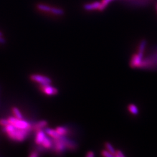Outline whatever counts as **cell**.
Segmentation results:
<instances>
[{"instance_id":"cell-11","label":"cell","mask_w":157,"mask_h":157,"mask_svg":"<svg viewBox=\"0 0 157 157\" xmlns=\"http://www.w3.org/2000/svg\"><path fill=\"white\" fill-rule=\"evenodd\" d=\"M146 43H147L146 40H143L141 41V42L140 44L139 49H138V53L137 55L141 59L143 57V52H144V49H145V47L146 45Z\"/></svg>"},{"instance_id":"cell-19","label":"cell","mask_w":157,"mask_h":157,"mask_svg":"<svg viewBox=\"0 0 157 157\" xmlns=\"http://www.w3.org/2000/svg\"><path fill=\"white\" fill-rule=\"evenodd\" d=\"M101 154L103 156L106 157H113L114 156L112 154V153H111L110 151H108V150H103L101 152Z\"/></svg>"},{"instance_id":"cell-5","label":"cell","mask_w":157,"mask_h":157,"mask_svg":"<svg viewBox=\"0 0 157 157\" xmlns=\"http://www.w3.org/2000/svg\"><path fill=\"white\" fill-rule=\"evenodd\" d=\"M41 90L48 95H54L58 93V90L55 87H54L49 85H43L40 86Z\"/></svg>"},{"instance_id":"cell-24","label":"cell","mask_w":157,"mask_h":157,"mask_svg":"<svg viewBox=\"0 0 157 157\" xmlns=\"http://www.w3.org/2000/svg\"><path fill=\"white\" fill-rule=\"evenodd\" d=\"M5 39L2 37V36H0V43L3 44V43H5Z\"/></svg>"},{"instance_id":"cell-7","label":"cell","mask_w":157,"mask_h":157,"mask_svg":"<svg viewBox=\"0 0 157 157\" xmlns=\"http://www.w3.org/2000/svg\"><path fill=\"white\" fill-rule=\"evenodd\" d=\"M101 6L100 2H94L90 4H87L84 5V9L86 11H92V10H99Z\"/></svg>"},{"instance_id":"cell-13","label":"cell","mask_w":157,"mask_h":157,"mask_svg":"<svg viewBox=\"0 0 157 157\" xmlns=\"http://www.w3.org/2000/svg\"><path fill=\"white\" fill-rule=\"evenodd\" d=\"M37 8L40 11L44 12H51L52 8L48 5L44 4H39L37 5Z\"/></svg>"},{"instance_id":"cell-20","label":"cell","mask_w":157,"mask_h":157,"mask_svg":"<svg viewBox=\"0 0 157 157\" xmlns=\"http://www.w3.org/2000/svg\"><path fill=\"white\" fill-rule=\"evenodd\" d=\"M9 124V122L8 119H0V125L1 126L5 127Z\"/></svg>"},{"instance_id":"cell-17","label":"cell","mask_w":157,"mask_h":157,"mask_svg":"<svg viewBox=\"0 0 157 157\" xmlns=\"http://www.w3.org/2000/svg\"><path fill=\"white\" fill-rule=\"evenodd\" d=\"M51 12L52 13H53L54 14L58 15H61L64 14V11L62 9H58V8H52Z\"/></svg>"},{"instance_id":"cell-26","label":"cell","mask_w":157,"mask_h":157,"mask_svg":"<svg viewBox=\"0 0 157 157\" xmlns=\"http://www.w3.org/2000/svg\"><path fill=\"white\" fill-rule=\"evenodd\" d=\"M156 8H157V5H156Z\"/></svg>"},{"instance_id":"cell-6","label":"cell","mask_w":157,"mask_h":157,"mask_svg":"<svg viewBox=\"0 0 157 157\" xmlns=\"http://www.w3.org/2000/svg\"><path fill=\"white\" fill-rule=\"evenodd\" d=\"M142 62V59L139 57L137 54L133 55L130 62V66L131 67H140Z\"/></svg>"},{"instance_id":"cell-8","label":"cell","mask_w":157,"mask_h":157,"mask_svg":"<svg viewBox=\"0 0 157 157\" xmlns=\"http://www.w3.org/2000/svg\"><path fill=\"white\" fill-rule=\"evenodd\" d=\"M48 125V122L46 120H41L39 121L35 124L32 125V130L37 132L38 130H42L43 128H45Z\"/></svg>"},{"instance_id":"cell-22","label":"cell","mask_w":157,"mask_h":157,"mask_svg":"<svg viewBox=\"0 0 157 157\" xmlns=\"http://www.w3.org/2000/svg\"><path fill=\"white\" fill-rule=\"evenodd\" d=\"M30 157H36L39 156V154L37 151H34V152H32L30 155L29 156Z\"/></svg>"},{"instance_id":"cell-12","label":"cell","mask_w":157,"mask_h":157,"mask_svg":"<svg viewBox=\"0 0 157 157\" xmlns=\"http://www.w3.org/2000/svg\"><path fill=\"white\" fill-rule=\"evenodd\" d=\"M45 132L47 135H49L52 138H57L61 136L58 133L56 130H53L51 129H46Z\"/></svg>"},{"instance_id":"cell-4","label":"cell","mask_w":157,"mask_h":157,"mask_svg":"<svg viewBox=\"0 0 157 157\" xmlns=\"http://www.w3.org/2000/svg\"><path fill=\"white\" fill-rule=\"evenodd\" d=\"M30 79L33 82L41 84V85H50L51 83V80L49 77L40 75H32L30 76Z\"/></svg>"},{"instance_id":"cell-25","label":"cell","mask_w":157,"mask_h":157,"mask_svg":"<svg viewBox=\"0 0 157 157\" xmlns=\"http://www.w3.org/2000/svg\"><path fill=\"white\" fill-rule=\"evenodd\" d=\"M0 36H2V33L0 32Z\"/></svg>"},{"instance_id":"cell-18","label":"cell","mask_w":157,"mask_h":157,"mask_svg":"<svg viewBox=\"0 0 157 157\" xmlns=\"http://www.w3.org/2000/svg\"><path fill=\"white\" fill-rule=\"evenodd\" d=\"M105 147L107 148V150H108V151H110L111 153H112L113 156L115 155V150H114L113 147H112V145H111L110 143H108V142L105 143ZM114 157H115V156H114Z\"/></svg>"},{"instance_id":"cell-1","label":"cell","mask_w":157,"mask_h":157,"mask_svg":"<svg viewBox=\"0 0 157 157\" xmlns=\"http://www.w3.org/2000/svg\"><path fill=\"white\" fill-rule=\"evenodd\" d=\"M4 131L12 140L16 141H22L27 137L30 130L20 129L15 128L11 124L4 127Z\"/></svg>"},{"instance_id":"cell-9","label":"cell","mask_w":157,"mask_h":157,"mask_svg":"<svg viewBox=\"0 0 157 157\" xmlns=\"http://www.w3.org/2000/svg\"><path fill=\"white\" fill-rule=\"evenodd\" d=\"M36 132V135L35 138V142L37 144L41 145L43 141L45 138L46 135H45V133L42 130H38Z\"/></svg>"},{"instance_id":"cell-15","label":"cell","mask_w":157,"mask_h":157,"mask_svg":"<svg viewBox=\"0 0 157 157\" xmlns=\"http://www.w3.org/2000/svg\"><path fill=\"white\" fill-rule=\"evenodd\" d=\"M12 112L14 114L16 118H18V119H22L23 116L22 113L21 111H19V110L16 108V107H14L12 108Z\"/></svg>"},{"instance_id":"cell-23","label":"cell","mask_w":157,"mask_h":157,"mask_svg":"<svg viewBox=\"0 0 157 157\" xmlns=\"http://www.w3.org/2000/svg\"><path fill=\"white\" fill-rule=\"evenodd\" d=\"M86 157H94V153L92 151H89L87 154Z\"/></svg>"},{"instance_id":"cell-16","label":"cell","mask_w":157,"mask_h":157,"mask_svg":"<svg viewBox=\"0 0 157 157\" xmlns=\"http://www.w3.org/2000/svg\"><path fill=\"white\" fill-rule=\"evenodd\" d=\"M128 110L130 112L134 115H137L138 113V110L137 107L134 104H130L128 105Z\"/></svg>"},{"instance_id":"cell-3","label":"cell","mask_w":157,"mask_h":157,"mask_svg":"<svg viewBox=\"0 0 157 157\" xmlns=\"http://www.w3.org/2000/svg\"><path fill=\"white\" fill-rule=\"evenodd\" d=\"M8 120L10 124L16 128L32 130V125L29 122L22 120V119H18L16 117H9Z\"/></svg>"},{"instance_id":"cell-2","label":"cell","mask_w":157,"mask_h":157,"mask_svg":"<svg viewBox=\"0 0 157 157\" xmlns=\"http://www.w3.org/2000/svg\"><path fill=\"white\" fill-rule=\"evenodd\" d=\"M114 0H102L101 1V6L99 11H102L104 10L107 6L109 5L110 2ZM126 2H128L129 4H131L133 5L137 6H144L150 4L153 0H125Z\"/></svg>"},{"instance_id":"cell-10","label":"cell","mask_w":157,"mask_h":157,"mask_svg":"<svg viewBox=\"0 0 157 157\" xmlns=\"http://www.w3.org/2000/svg\"><path fill=\"white\" fill-rule=\"evenodd\" d=\"M41 146L44 148L49 149V148H51L52 146V140H50L48 137H47L46 136L45 138L44 139V140L43 141Z\"/></svg>"},{"instance_id":"cell-14","label":"cell","mask_w":157,"mask_h":157,"mask_svg":"<svg viewBox=\"0 0 157 157\" xmlns=\"http://www.w3.org/2000/svg\"><path fill=\"white\" fill-rule=\"evenodd\" d=\"M56 130L61 136H64L67 133V129L64 127H58L57 128Z\"/></svg>"},{"instance_id":"cell-21","label":"cell","mask_w":157,"mask_h":157,"mask_svg":"<svg viewBox=\"0 0 157 157\" xmlns=\"http://www.w3.org/2000/svg\"><path fill=\"white\" fill-rule=\"evenodd\" d=\"M115 157H125V156L119 150H117V151H115V155H114Z\"/></svg>"}]
</instances>
